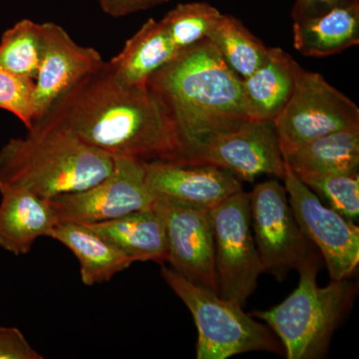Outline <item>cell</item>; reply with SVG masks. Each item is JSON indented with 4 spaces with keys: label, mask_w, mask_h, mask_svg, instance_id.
I'll use <instances>...</instances> for the list:
<instances>
[{
    "label": "cell",
    "mask_w": 359,
    "mask_h": 359,
    "mask_svg": "<svg viewBox=\"0 0 359 359\" xmlns=\"http://www.w3.org/2000/svg\"><path fill=\"white\" fill-rule=\"evenodd\" d=\"M32 129L68 132L112 158L185 160V140L164 101L147 85L123 83L107 62L56 101Z\"/></svg>",
    "instance_id": "1"
},
{
    "label": "cell",
    "mask_w": 359,
    "mask_h": 359,
    "mask_svg": "<svg viewBox=\"0 0 359 359\" xmlns=\"http://www.w3.org/2000/svg\"><path fill=\"white\" fill-rule=\"evenodd\" d=\"M147 86L171 111L186 149L205 135L250 120L242 78L207 39L180 51L149 78Z\"/></svg>",
    "instance_id": "2"
},
{
    "label": "cell",
    "mask_w": 359,
    "mask_h": 359,
    "mask_svg": "<svg viewBox=\"0 0 359 359\" xmlns=\"http://www.w3.org/2000/svg\"><path fill=\"white\" fill-rule=\"evenodd\" d=\"M111 156L56 129H32L0 150V183L20 187L44 199L95 185L113 169Z\"/></svg>",
    "instance_id": "3"
},
{
    "label": "cell",
    "mask_w": 359,
    "mask_h": 359,
    "mask_svg": "<svg viewBox=\"0 0 359 359\" xmlns=\"http://www.w3.org/2000/svg\"><path fill=\"white\" fill-rule=\"evenodd\" d=\"M318 262L313 254L297 269L299 285L285 301L269 311L255 313L280 340L289 359L323 355L353 295L346 280H332L320 287L316 280Z\"/></svg>",
    "instance_id": "4"
},
{
    "label": "cell",
    "mask_w": 359,
    "mask_h": 359,
    "mask_svg": "<svg viewBox=\"0 0 359 359\" xmlns=\"http://www.w3.org/2000/svg\"><path fill=\"white\" fill-rule=\"evenodd\" d=\"M161 276L192 313L198 330V359L283 351L271 328L245 313L240 302L195 285L166 266L161 269Z\"/></svg>",
    "instance_id": "5"
},
{
    "label": "cell",
    "mask_w": 359,
    "mask_h": 359,
    "mask_svg": "<svg viewBox=\"0 0 359 359\" xmlns=\"http://www.w3.org/2000/svg\"><path fill=\"white\" fill-rule=\"evenodd\" d=\"M283 157L325 135L359 127V109L318 73L299 71L289 102L273 120Z\"/></svg>",
    "instance_id": "6"
},
{
    "label": "cell",
    "mask_w": 359,
    "mask_h": 359,
    "mask_svg": "<svg viewBox=\"0 0 359 359\" xmlns=\"http://www.w3.org/2000/svg\"><path fill=\"white\" fill-rule=\"evenodd\" d=\"M219 295L244 306L264 273L250 224V195L233 194L211 209Z\"/></svg>",
    "instance_id": "7"
},
{
    "label": "cell",
    "mask_w": 359,
    "mask_h": 359,
    "mask_svg": "<svg viewBox=\"0 0 359 359\" xmlns=\"http://www.w3.org/2000/svg\"><path fill=\"white\" fill-rule=\"evenodd\" d=\"M183 164L212 165L250 183L262 175L283 179L285 173V160L273 122L259 120H248L235 128L191 142Z\"/></svg>",
    "instance_id": "8"
},
{
    "label": "cell",
    "mask_w": 359,
    "mask_h": 359,
    "mask_svg": "<svg viewBox=\"0 0 359 359\" xmlns=\"http://www.w3.org/2000/svg\"><path fill=\"white\" fill-rule=\"evenodd\" d=\"M250 195V224L264 271L283 280L313 256L311 241L290 207L285 186L268 180Z\"/></svg>",
    "instance_id": "9"
},
{
    "label": "cell",
    "mask_w": 359,
    "mask_h": 359,
    "mask_svg": "<svg viewBox=\"0 0 359 359\" xmlns=\"http://www.w3.org/2000/svg\"><path fill=\"white\" fill-rule=\"evenodd\" d=\"M113 161L111 173L95 185L48 200L59 222L102 223L154 207L155 197L146 184L145 162L129 157Z\"/></svg>",
    "instance_id": "10"
},
{
    "label": "cell",
    "mask_w": 359,
    "mask_h": 359,
    "mask_svg": "<svg viewBox=\"0 0 359 359\" xmlns=\"http://www.w3.org/2000/svg\"><path fill=\"white\" fill-rule=\"evenodd\" d=\"M290 207L302 231L320 250L332 280H347L359 263V229L323 204L285 162L283 177Z\"/></svg>",
    "instance_id": "11"
},
{
    "label": "cell",
    "mask_w": 359,
    "mask_h": 359,
    "mask_svg": "<svg viewBox=\"0 0 359 359\" xmlns=\"http://www.w3.org/2000/svg\"><path fill=\"white\" fill-rule=\"evenodd\" d=\"M157 202L166 223L167 263L191 283L219 294L211 210Z\"/></svg>",
    "instance_id": "12"
},
{
    "label": "cell",
    "mask_w": 359,
    "mask_h": 359,
    "mask_svg": "<svg viewBox=\"0 0 359 359\" xmlns=\"http://www.w3.org/2000/svg\"><path fill=\"white\" fill-rule=\"evenodd\" d=\"M104 63L99 51L76 43L60 25L42 23V55L34 80L33 125L56 101Z\"/></svg>",
    "instance_id": "13"
},
{
    "label": "cell",
    "mask_w": 359,
    "mask_h": 359,
    "mask_svg": "<svg viewBox=\"0 0 359 359\" xmlns=\"http://www.w3.org/2000/svg\"><path fill=\"white\" fill-rule=\"evenodd\" d=\"M145 179L156 200L211 210L233 194L242 183L228 170L212 165L145 162Z\"/></svg>",
    "instance_id": "14"
},
{
    "label": "cell",
    "mask_w": 359,
    "mask_h": 359,
    "mask_svg": "<svg viewBox=\"0 0 359 359\" xmlns=\"http://www.w3.org/2000/svg\"><path fill=\"white\" fill-rule=\"evenodd\" d=\"M0 248L15 256L28 254L59 223L49 201L26 189L0 183Z\"/></svg>",
    "instance_id": "15"
},
{
    "label": "cell",
    "mask_w": 359,
    "mask_h": 359,
    "mask_svg": "<svg viewBox=\"0 0 359 359\" xmlns=\"http://www.w3.org/2000/svg\"><path fill=\"white\" fill-rule=\"evenodd\" d=\"M301 70L287 52L269 48L263 65L242 79L250 119L273 122L289 102Z\"/></svg>",
    "instance_id": "16"
},
{
    "label": "cell",
    "mask_w": 359,
    "mask_h": 359,
    "mask_svg": "<svg viewBox=\"0 0 359 359\" xmlns=\"http://www.w3.org/2000/svg\"><path fill=\"white\" fill-rule=\"evenodd\" d=\"M87 226L121 250L133 263L167 262L166 223L157 200L151 209Z\"/></svg>",
    "instance_id": "17"
},
{
    "label": "cell",
    "mask_w": 359,
    "mask_h": 359,
    "mask_svg": "<svg viewBox=\"0 0 359 359\" xmlns=\"http://www.w3.org/2000/svg\"><path fill=\"white\" fill-rule=\"evenodd\" d=\"M49 237L77 257L82 283L88 287L109 282L116 273L133 264L121 250L87 224L59 222Z\"/></svg>",
    "instance_id": "18"
},
{
    "label": "cell",
    "mask_w": 359,
    "mask_h": 359,
    "mask_svg": "<svg viewBox=\"0 0 359 359\" xmlns=\"http://www.w3.org/2000/svg\"><path fill=\"white\" fill-rule=\"evenodd\" d=\"M178 53L161 20L150 18L107 63L123 83L146 86L149 78Z\"/></svg>",
    "instance_id": "19"
},
{
    "label": "cell",
    "mask_w": 359,
    "mask_h": 359,
    "mask_svg": "<svg viewBox=\"0 0 359 359\" xmlns=\"http://www.w3.org/2000/svg\"><path fill=\"white\" fill-rule=\"evenodd\" d=\"M359 42V2L294 22V46L309 57H325Z\"/></svg>",
    "instance_id": "20"
},
{
    "label": "cell",
    "mask_w": 359,
    "mask_h": 359,
    "mask_svg": "<svg viewBox=\"0 0 359 359\" xmlns=\"http://www.w3.org/2000/svg\"><path fill=\"white\" fill-rule=\"evenodd\" d=\"M283 160L295 173H358L359 127L320 137L285 155Z\"/></svg>",
    "instance_id": "21"
},
{
    "label": "cell",
    "mask_w": 359,
    "mask_h": 359,
    "mask_svg": "<svg viewBox=\"0 0 359 359\" xmlns=\"http://www.w3.org/2000/svg\"><path fill=\"white\" fill-rule=\"evenodd\" d=\"M226 65L242 79L250 76L266 60L269 48L240 20L221 14L207 37Z\"/></svg>",
    "instance_id": "22"
},
{
    "label": "cell",
    "mask_w": 359,
    "mask_h": 359,
    "mask_svg": "<svg viewBox=\"0 0 359 359\" xmlns=\"http://www.w3.org/2000/svg\"><path fill=\"white\" fill-rule=\"evenodd\" d=\"M42 55V23L16 22L0 40V68L18 76L35 80Z\"/></svg>",
    "instance_id": "23"
},
{
    "label": "cell",
    "mask_w": 359,
    "mask_h": 359,
    "mask_svg": "<svg viewBox=\"0 0 359 359\" xmlns=\"http://www.w3.org/2000/svg\"><path fill=\"white\" fill-rule=\"evenodd\" d=\"M218 9L204 2L179 4L161 20L177 50L182 51L207 37L221 15Z\"/></svg>",
    "instance_id": "24"
},
{
    "label": "cell",
    "mask_w": 359,
    "mask_h": 359,
    "mask_svg": "<svg viewBox=\"0 0 359 359\" xmlns=\"http://www.w3.org/2000/svg\"><path fill=\"white\" fill-rule=\"evenodd\" d=\"M295 173V172H294ZM299 180L328 207L346 218L359 216V175L295 173Z\"/></svg>",
    "instance_id": "25"
},
{
    "label": "cell",
    "mask_w": 359,
    "mask_h": 359,
    "mask_svg": "<svg viewBox=\"0 0 359 359\" xmlns=\"http://www.w3.org/2000/svg\"><path fill=\"white\" fill-rule=\"evenodd\" d=\"M34 80L0 68V109L18 117L29 131L34 122Z\"/></svg>",
    "instance_id": "26"
},
{
    "label": "cell",
    "mask_w": 359,
    "mask_h": 359,
    "mask_svg": "<svg viewBox=\"0 0 359 359\" xmlns=\"http://www.w3.org/2000/svg\"><path fill=\"white\" fill-rule=\"evenodd\" d=\"M16 327H0V359H42Z\"/></svg>",
    "instance_id": "27"
},
{
    "label": "cell",
    "mask_w": 359,
    "mask_h": 359,
    "mask_svg": "<svg viewBox=\"0 0 359 359\" xmlns=\"http://www.w3.org/2000/svg\"><path fill=\"white\" fill-rule=\"evenodd\" d=\"M358 0H295L292 18L294 22L318 18L337 8L358 4Z\"/></svg>",
    "instance_id": "28"
},
{
    "label": "cell",
    "mask_w": 359,
    "mask_h": 359,
    "mask_svg": "<svg viewBox=\"0 0 359 359\" xmlns=\"http://www.w3.org/2000/svg\"><path fill=\"white\" fill-rule=\"evenodd\" d=\"M104 13L113 18H122L129 14L146 11L168 0H97Z\"/></svg>",
    "instance_id": "29"
}]
</instances>
